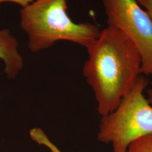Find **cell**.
I'll return each mask as SVG.
<instances>
[{
    "label": "cell",
    "mask_w": 152,
    "mask_h": 152,
    "mask_svg": "<svg viewBox=\"0 0 152 152\" xmlns=\"http://www.w3.org/2000/svg\"><path fill=\"white\" fill-rule=\"evenodd\" d=\"M140 6L144 7L146 9L148 15L152 22V0H136Z\"/></svg>",
    "instance_id": "obj_8"
},
{
    "label": "cell",
    "mask_w": 152,
    "mask_h": 152,
    "mask_svg": "<svg viewBox=\"0 0 152 152\" xmlns=\"http://www.w3.org/2000/svg\"><path fill=\"white\" fill-rule=\"evenodd\" d=\"M66 0H35L20 10V24L27 35L28 47L37 53L66 41L85 47L98 38L101 30L88 22L77 23L67 12Z\"/></svg>",
    "instance_id": "obj_2"
},
{
    "label": "cell",
    "mask_w": 152,
    "mask_h": 152,
    "mask_svg": "<svg viewBox=\"0 0 152 152\" xmlns=\"http://www.w3.org/2000/svg\"><path fill=\"white\" fill-rule=\"evenodd\" d=\"M86 49L83 75L94 92L99 114L104 116L114 110L141 76V57L130 38L109 26Z\"/></svg>",
    "instance_id": "obj_1"
},
{
    "label": "cell",
    "mask_w": 152,
    "mask_h": 152,
    "mask_svg": "<svg viewBox=\"0 0 152 152\" xmlns=\"http://www.w3.org/2000/svg\"><path fill=\"white\" fill-rule=\"evenodd\" d=\"M108 26L134 42L141 59L142 74L152 76V22L136 0H103Z\"/></svg>",
    "instance_id": "obj_4"
},
{
    "label": "cell",
    "mask_w": 152,
    "mask_h": 152,
    "mask_svg": "<svg viewBox=\"0 0 152 152\" xmlns=\"http://www.w3.org/2000/svg\"><path fill=\"white\" fill-rule=\"evenodd\" d=\"M29 136L33 141L40 145H44L48 148L51 152H63L50 140L49 137L41 128L34 127L29 131Z\"/></svg>",
    "instance_id": "obj_6"
},
{
    "label": "cell",
    "mask_w": 152,
    "mask_h": 152,
    "mask_svg": "<svg viewBox=\"0 0 152 152\" xmlns=\"http://www.w3.org/2000/svg\"><path fill=\"white\" fill-rule=\"evenodd\" d=\"M148 83L140 76L114 110L102 116L97 138L110 144L112 152H127L132 141L152 134V105L144 94Z\"/></svg>",
    "instance_id": "obj_3"
},
{
    "label": "cell",
    "mask_w": 152,
    "mask_h": 152,
    "mask_svg": "<svg viewBox=\"0 0 152 152\" xmlns=\"http://www.w3.org/2000/svg\"><path fill=\"white\" fill-rule=\"evenodd\" d=\"M145 91H146L145 93L147 94L146 98H147V100L152 105V87L147 89Z\"/></svg>",
    "instance_id": "obj_10"
},
{
    "label": "cell",
    "mask_w": 152,
    "mask_h": 152,
    "mask_svg": "<svg viewBox=\"0 0 152 152\" xmlns=\"http://www.w3.org/2000/svg\"><path fill=\"white\" fill-rule=\"evenodd\" d=\"M18 46L17 39L9 29H0V59L4 61L5 73L10 79L15 78L24 66Z\"/></svg>",
    "instance_id": "obj_5"
},
{
    "label": "cell",
    "mask_w": 152,
    "mask_h": 152,
    "mask_svg": "<svg viewBox=\"0 0 152 152\" xmlns=\"http://www.w3.org/2000/svg\"><path fill=\"white\" fill-rule=\"evenodd\" d=\"M127 152H152V134L132 141Z\"/></svg>",
    "instance_id": "obj_7"
},
{
    "label": "cell",
    "mask_w": 152,
    "mask_h": 152,
    "mask_svg": "<svg viewBox=\"0 0 152 152\" xmlns=\"http://www.w3.org/2000/svg\"><path fill=\"white\" fill-rule=\"evenodd\" d=\"M34 1L35 0H0V4L5 2H11L20 6L23 8L29 5Z\"/></svg>",
    "instance_id": "obj_9"
}]
</instances>
